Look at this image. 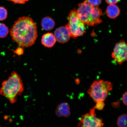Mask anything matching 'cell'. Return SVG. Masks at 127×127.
I'll use <instances>...</instances> for the list:
<instances>
[{
	"instance_id": "obj_9",
	"label": "cell",
	"mask_w": 127,
	"mask_h": 127,
	"mask_svg": "<svg viewBox=\"0 0 127 127\" xmlns=\"http://www.w3.org/2000/svg\"><path fill=\"white\" fill-rule=\"evenodd\" d=\"M55 114L59 117H69L71 114L69 104L66 102H63L59 104L56 109Z\"/></svg>"
},
{
	"instance_id": "obj_22",
	"label": "cell",
	"mask_w": 127,
	"mask_h": 127,
	"mask_svg": "<svg viewBox=\"0 0 127 127\" xmlns=\"http://www.w3.org/2000/svg\"><path fill=\"white\" fill-rule=\"evenodd\" d=\"M120 101L117 102H113L112 104V105L114 108H117L120 106Z\"/></svg>"
},
{
	"instance_id": "obj_7",
	"label": "cell",
	"mask_w": 127,
	"mask_h": 127,
	"mask_svg": "<svg viewBox=\"0 0 127 127\" xmlns=\"http://www.w3.org/2000/svg\"><path fill=\"white\" fill-rule=\"evenodd\" d=\"M127 44L124 41L121 40L116 44L112 55L116 63L121 64L127 60Z\"/></svg>"
},
{
	"instance_id": "obj_19",
	"label": "cell",
	"mask_w": 127,
	"mask_h": 127,
	"mask_svg": "<svg viewBox=\"0 0 127 127\" xmlns=\"http://www.w3.org/2000/svg\"><path fill=\"white\" fill-rule=\"evenodd\" d=\"M15 53L19 55L23 54L24 53L23 49L21 47H18L16 50Z\"/></svg>"
},
{
	"instance_id": "obj_15",
	"label": "cell",
	"mask_w": 127,
	"mask_h": 127,
	"mask_svg": "<svg viewBox=\"0 0 127 127\" xmlns=\"http://www.w3.org/2000/svg\"><path fill=\"white\" fill-rule=\"evenodd\" d=\"M7 11L5 8L0 6V21L5 20L7 18Z\"/></svg>"
},
{
	"instance_id": "obj_6",
	"label": "cell",
	"mask_w": 127,
	"mask_h": 127,
	"mask_svg": "<svg viewBox=\"0 0 127 127\" xmlns=\"http://www.w3.org/2000/svg\"><path fill=\"white\" fill-rule=\"evenodd\" d=\"M79 120L78 127H101L104 125L102 119L96 117L94 108L90 109L88 113L82 115Z\"/></svg>"
},
{
	"instance_id": "obj_3",
	"label": "cell",
	"mask_w": 127,
	"mask_h": 127,
	"mask_svg": "<svg viewBox=\"0 0 127 127\" xmlns=\"http://www.w3.org/2000/svg\"><path fill=\"white\" fill-rule=\"evenodd\" d=\"M113 84L109 81L101 79L94 81L87 91V93L95 102L104 101L108 93L112 89Z\"/></svg>"
},
{
	"instance_id": "obj_5",
	"label": "cell",
	"mask_w": 127,
	"mask_h": 127,
	"mask_svg": "<svg viewBox=\"0 0 127 127\" xmlns=\"http://www.w3.org/2000/svg\"><path fill=\"white\" fill-rule=\"evenodd\" d=\"M77 11L79 18L85 25L92 26L95 25L94 6L89 3L87 0L80 3Z\"/></svg>"
},
{
	"instance_id": "obj_20",
	"label": "cell",
	"mask_w": 127,
	"mask_h": 127,
	"mask_svg": "<svg viewBox=\"0 0 127 127\" xmlns=\"http://www.w3.org/2000/svg\"><path fill=\"white\" fill-rule=\"evenodd\" d=\"M106 2L109 4H115L117 3L120 0H105Z\"/></svg>"
},
{
	"instance_id": "obj_17",
	"label": "cell",
	"mask_w": 127,
	"mask_h": 127,
	"mask_svg": "<svg viewBox=\"0 0 127 127\" xmlns=\"http://www.w3.org/2000/svg\"><path fill=\"white\" fill-rule=\"evenodd\" d=\"M90 5L93 6H98L101 3V0H87Z\"/></svg>"
},
{
	"instance_id": "obj_14",
	"label": "cell",
	"mask_w": 127,
	"mask_h": 127,
	"mask_svg": "<svg viewBox=\"0 0 127 127\" xmlns=\"http://www.w3.org/2000/svg\"><path fill=\"white\" fill-rule=\"evenodd\" d=\"M9 33L8 28L4 23H0V38L5 37Z\"/></svg>"
},
{
	"instance_id": "obj_21",
	"label": "cell",
	"mask_w": 127,
	"mask_h": 127,
	"mask_svg": "<svg viewBox=\"0 0 127 127\" xmlns=\"http://www.w3.org/2000/svg\"><path fill=\"white\" fill-rule=\"evenodd\" d=\"M127 92H125V93H124L123 95V101L124 104L125 105L127 106Z\"/></svg>"
},
{
	"instance_id": "obj_16",
	"label": "cell",
	"mask_w": 127,
	"mask_h": 127,
	"mask_svg": "<svg viewBox=\"0 0 127 127\" xmlns=\"http://www.w3.org/2000/svg\"><path fill=\"white\" fill-rule=\"evenodd\" d=\"M96 103V105L94 107L96 109L99 110H102L105 105L104 101H100Z\"/></svg>"
},
{
	"instance_id": "obj_13",
	"label": "cell",
	"mask_w": 127,
	"mask_h": 127,
	"mask_svg": "<svg viewBox=\"0 0 127 127\" xmlns=\"http://www.w3.org/2000/svg\"><path fill=\"white\" fill-rule=\"evenodd\" d=\"M127 114H123L118 117L117 124L119 127H127Z\"/></svg>"
},
{
	"instance_id": "obj_18",
	"label": "cell",
	"mask_w": 127,
	"mask_h": 127,
	"mask_svg": "<svg viewBox=\"0 0 127 127\" xmlns=\"http://www.w3.org/2000/svg\"><path fill=\"white\" fill-rule=\"evenodd\" d=\"M12 1L15 4H23L29 1V0H7Z\"/></svg>"
},
{
	"instance_id": "obj_2",
	"label": "cell",
	"mask_w": 127,
	"mask_h": 127,
	"mask_svg": "<svg viewBox=\"0 0 127 127\" xmlns=\"http://www.w3.org/2000/svg\"><path fill=\"white\" fill-rule=\"evenodd\" d=\"M24 90L21 78L15 71H13L7 80L4 81L0 89V94L8 100L11 104L17 101V97L21 95Z\"/></svg>"
},
{
	"instance_id": "obj_10",
	"label": "cell",
	"mask_w": 127,
	"mask_h": 127,
	"mask_svg": "<svg viewBox=\"0 0 127 127\" xmlns=\"http://www.w3.org/2000/svg\"><path fill=\"white\" fill-rule=\"evenodd\" d=\"M56 41L55 35L52 33H47L42 36L41 42L44 47L51 48L55 45Z\"/></svg>"
},
{
	"instance_id": "obj_23",
	"label": "cell",
	"mask_w": 127,
	"mask_h": 127,
	"mask_svg": "<svg viewBox=\"0 0 127 127\" xmlns=\"http://www.w3.org/2000/svg\"><path fill=\"white\" fill-rule=\"evenodd\" d=\"M75 82L76 84H79L80 83V81L79 79L77 78L75 79Z\"/></svg>"
},
{
	"instance_id": "obj_11",
	"label": "cell",
	"mask_w": 127,
	"mask_h": 127,
	"mask_svg": "<svg viewBox=\"0 0 127 127\" xmlns=\"http://www.w3.org/2000/svg\"><path fill=\"white\" fill-rule=\"evenodd\" d=\"M106 13L108 17L111 19H115L120 15V10L115 4H109L106 9Z\"/></svg>"
},
{
	"instance_id": "obj_4",
	"label": "cell",
	"mask_w": 127,
	"mask_h": 127,
	"mask_svg": "<svg viewBox=\"0 0 127 127\" xmlns=\"http://www.w3.org/2000/svg\"><path fill=\"white\" fill-rule=\"evenodd\" d=\"M68 20V23L65 27L69 30L71 37L75 38L83 35L86 32L85 24L79 18L75 9L71 11Z\"/></svg>"
},
{
	"instance_id": "obj_8",
	"label": "cell",
	"mask_w": 127,
	"mask_h": 127,
	"mask_svg": "<svg viewBox=\"0 0 127 127\" xmlns=\"http://www.w3.org/2000/svg\"><path fill=\"white\" fill-rule=\"evenodd\" d=\"M54 35L58 42L63 44L67 42L71 37L69 30L65 26L57 28L55 30Z\"/></svg>"
},
{
	"instance_id": "obj_1",
	"label": "cell",
	"mask_w": 127,
	"mask_h": 127,
	"mask_svg": "<svg viewBox=\"0 0 127 127\" xmlns=\"http://www.w3.org/2000/svg\"><path fill=\"white\" fill-rule=\"evenodd\" d=\"M10 33L13 40L20 46L31 47L37 37V25L31 17H20L14 23Z\"/></svg>"
},
{
	"instance_id": "obj_12",
	"label": "cell",
	"mask_w": 127,
	"mask_h": 127,
	"mask_svg": "<svg viewBox=\"0 0 127 127\" xmlns=\"http://www.w3.org/2000/svg\"><path fill=\"white\" fill-rule=\"evenodd\" d=\"M41 26L46 31H50L53 29L55 25L54 21L50 17H46L43 18L41 22Z\"/></svg>"
}]
</instances>
